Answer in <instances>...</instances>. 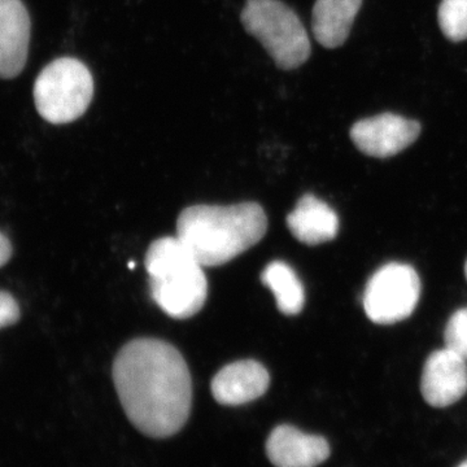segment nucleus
<instances>
[{
  "mask_svg": "<svg viewBox=\"0 0 467 467\" xmlns=\"http://www.w3.org/2000/svg\"><path fill=\"white\" fill-rule=\"evenodd\" d=\"M113 382L126 416L150 438H169L190 417L192 380L180 350L164 340L140 337L119 349Z\"/></svg>",
  "mask_w": 467,
  "mask_h": 467,
  "instance_id": "1",
  "label": "nucleus"
},
{
  "mask_svg": "<svg viewBox=\"0 0 467 467\" xmlns=\"http://www.w3.org/2000/svg\"><path fill=\"white\" fill-rule=\"evenodd\" d=\"M265 211L257 202L192 205L177 220V238L202 266H221L261 242Z\"/></svg>",
  "mask_w": 467,
  "mask_h": 467,
  "instance_id": "2",
  "label": "nucleus"
},
{
  "mask_svg": "<svg viewBox=\"0 0 467 467\" xmlns=\"http://www.w3.org/2000/svg\"><path fill=\"white\" fill-rule=\"evenodd\" d=\"M202 267L177 236H165L150 245L146 269L150 297L169 317L186 319L201 312L208 297Z\"/></svg>",
  "mask_w": 467,
  "mask_h": 467,
  "instance_id": "3",
  "label": "nucleus"
},
{
  "mask_svg": "<svg viewBox=\"0 0 467 467\" xmlns=\"http://www.w3.org/2000/svg\"><path fill=\"white\" fill-rule=\"evenodd\" d=\"M241 20L279 69L294 70L310 57V39L299 16L281 0H247Z\"/></svg>",
  "mask_w": 467,
  "mask_h": 467,
  "instance_id": "4",
  "label": "nucleus"
},
{
  "mask_svg": "<svg viewBox=\"0 0 467 467\" xmlns=\"http://www.w3.org/2000/svg\"><path fill=\"white\" fill-rule=\"evenodd\" d=\"M34 103L43 119L54 125L79 119L94 97V79L88 67L73 57L52 61L34 84Z\"/></svg>",
  "mask_w": 467,
  "mask_h": 467,
  "instance_id": "5",
  "label": "nucleus"
},
{
  "mask_svg": "<svg viewBox=\"0 0 467 467\" xmlns=\"http://www.w3.org/2000/svg\"><path fill=\"white\" fill-rule=\"evenodd\" d=\"M420 295V276L413 267L387 264L368 279L364 294L365 312L374 324H396L413 313Z\"/></svg>",
  "mask_w": 467,
  "mask_h": 467,
  "instance_id": "6",
  "label": "nucleus"
},
{
  "mask_svg": "<svg viewBox=\"0 0 467 467\" xmlns=\"http://www.w3.org/2000/svg\"><path fill=\"white\" fill-rule=\"evenodd\" d=\"M420 125L393 113L364 119L350 129L353 143L365 155L386 159L398 155L416 142Z\"/></svg>",
  "mask_w": 467,
  "mask_h": 467,
  "instance_id": "7",
  "label": "nucleus"
},
{
  "mask_svg": "<svg viewBox=\"0 0 467 467\" xmlns=\"http://www.w3.org/2000/svg\"><path fill=\"white\" fill-rule=\"evenodd\" d=\"M420 391L434 408L459 401L467 391L466 359L447 348L431 353L423 368Z\"/></svg>",
  "mask_w": 467,
  "mask_h": 467,
  "instance_id": "8",
  "label": "nucleus"
},
{
  "mask_svg": "<svg viewBox=\"0 0 467 467\" xmlns=\"http://www.w3.org/2000/svg\"><path fill=\"white\" fill-rule=\"evenodd\" d=\"M32 21L21 0H0V78L23 72L29 55Z\"/></svg>",
  "mask_w": 467,
  "mask_h": 467,
  "instance_id": "9",
  "label": "nucleus"
},
{
  "mask_svg": "<svg viewBox=\"0 0 467 467\" xmlns=\"http://www.w3.org/2000/svg\"><path fill=\"white\" fill-rule=\"evenodd\" d=\"M266 454L275 467H317L330 456V445L322 436L281 425L267 438Z\"/></svg>",
  "mask_w": 467,
  "mask_h": 467,
  "instance_id": "10",
  "label": "nucleus"
},
{
  "mask_svg": "<svg viewBox=\"0 0 467 467\" xmlns=\"http://www.w3.org/2000/svg\"><path fill=\"white\" fill-rule=\"evenodd\" d=\"M270 386L269 371L254 359H242L221 368L212 380V395L221 405L238 407L261 398Z\"/></svg>",
  "mask_w": 467,
  "mask_h": 467,
  "instance_id": "11",
  "label": "nucleus"
},
{
  "mask_svg": "<svg viewBox=\"0 0 467 467\" xmlns=\"http://www.w3.org/2000/svg\"><path fill=\"white\" fill-rule=\"evenodd\" d=\"M287 226L297 241L318 245L333 241L339 232L337 213L315 195H304L287 216Z\"/></svg>",
  "mask_w": 467,
  "mask_h": 467,
  "instance_id": "12",
  "label": "nucleus"
},
{
  "mask_svg": "<svg viewBox=\"0 0 467 467\" xmlns=\"http://www.w3.org/2000/svg\"><path fill=\"white\" fill-rule=\"evenodd\" d=\"M362 0H316L313 33L319 45L337 48L347 41Z\"/></svg>",
  "mask_w": 467,
  "mask_h": 467,
  "instance_id": "13",
  "label": "nucleus"
},
{
  "mask_svg": "<svg viewBox=\"0 0 467 467\" xmlns=\"http://www.w3.org/2000/svg\"><path fill=\"white\" fill-rule=\"evenodd\" d=\"M261 282L275 294L276 306L285 316L299 315L306 303L303 284L284 261H273L264 269Z\"/></svg>",
  "mask_w": 467,
  "mask_h": 467,
  "instance_id": "14",
  "label": "nucleus"
},
{
  "mask_svg": "<svg viewBox=\"0 0 467 467\" xmlns=\"http://www.w3.org/2000/svg\"><path fill=\"white\" fill-rule=\"evenodd\" d=\"M439 26L451 42L467 39V0H442L439 7Z\"/></svg>",
  "mask_w": 467,
  "mask_h": 467,
  "instance_id": "15",
  "label": "nucleus"
},
{
  "mask_svg": "<svg viewBox=\"0 0 467 467\" xmlns=\"http://www.w3.org/2000/svg\"><path fill=\"white\" fill-rule=\"evenodd\" d=\"M444 340L445 348L467 361V308L451 316L445 327Z\"/></svg>",
  "mask_w": 467,
  "mask_h": 467,
  "instance_id": "16",
  "label": "nucleus"
},
{
  "mask_svg": "<svg viewBox=\"0 0 467 467\" xmlns=\"http://www.w3.org/2000/svg\"><path fill=\"white\" fill-rule=\"evenodd\" d=\"M20 318V306L11 294L0 291V328L15 325Z\"/></svg>",
  "mask_w": 467,
  "mask_h": 467,
  "instance_id": "17",
  "label": "nucleus"
},
{
  "mask_svg": "<svg viewBox=\"0 0 467 467\" xmlns=\"http://www.w3.org/2000/svg\"><path fill=\"white\" fill-rule=\"evenodd\" d=\"M12 256V245L7 236L0 233V267L5 266Z\"/></svg>",
  "mask_w": 467,
  "mask_h": 467,
  "instance_id": "18",
  "label": "nucleus"
},
{
  "mask_svg": "<svg viewBox=\"0 0 467 467\" xmlns=\"http://www.w3.org/2000/svg\"><path fill=\"white\" fill-rule=\"evenodd\" d=\"M459 467H467V461H465V462H463L462 465H460Z\"/></svg>",
  "mask_w": 467,
  "mask_h": 467,
  "instance_id": "19",
  "label": "nucleus"
},
{
  "mask_svg": "<svg viewBox=\"0 0 467 467\" xmlns=\"http://www.w3.org/2000/svg\"><path fill=\"white\" fill-rule=\"evenodd\" d=\"M465 272H466V278H467V263H466V269H465Z\"/></svg>",
  "mask_w": 467,
  "mask_h": 467,
  "instance_id": "20",
  "label": "nucleus"
}]
</instances>
